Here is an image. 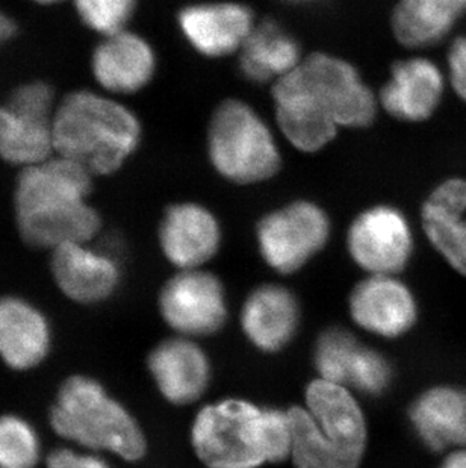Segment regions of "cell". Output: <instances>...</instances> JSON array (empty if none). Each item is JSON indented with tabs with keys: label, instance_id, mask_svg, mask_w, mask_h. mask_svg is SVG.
<instances>
[{
	"label": "cell",
	"instance_id": "6da1fadb",
	"mask_svg": "<svg viewBox=\"0 0 466 468\" xmlns=\"http://www.w3.org/2000/svg\"><path fill=\"white\" fill-rule=\"evenodd\" d=\"M93 175L61 156L22 168L14 190L18 234L32 248L91 243L101 229V214L90 204Z\"/></svg>",
	"mask_w": 466,
	"mask_h": 468
},
{
	"label": "cell",
	"instance_id": "7a4b0ae2",
	"mask_svg": "<svg viewBox=\"0 0 466 468\" xmlns=\"http://www.w3.org/2000/svg\"><path fill=\"white\" fill-rule=\"evenodd\" d=\"M189 444L203 468H264L290 463L292 431L288 407L221 398L198 408Z\"/></svg>",
	"mask_w": 466,
	"mask_h": 468
},
{
	"label": "cell",
	"instance_id": "3957f363",
	"mask_svg": "<svg viewBox=\"0 0 466 468\" xmlns=\"http://www.w3.org/2000/svg\"><path fill=\"white\" fill-rule=\"evenodd\" d=\"M292 468H361L370 426L361 399L343 385L313 378L303 402L288 407Z\"/></svg>",
	"mask_w": 466,
	"mask_h": 468
},
{
	"label": "cell",
	"instance_id": "277c9868",
	"mask_svg": "<svg viewBox=\"0 0 466 468\" xmlns=\"http://www.w3.org/2000/svg\"><path fill=\"white\" fill-rule=\"evenodd\" d=\"M141 122L128 106L105 94L78 90L58 103L53 122L55 155L93 176L123 167L141 143Z\"/></svg>",
	"mask_w": 466,
	"mask_h": 468
},
{
	"label": "cell",
	"instance_id": "5b68a950",
	"mask_svg": "<svg viewBox=\"0 0 466 468\" xmlns=\"http://www.w3.org/2000/svg\"><path fill=\"white\" fill-rule=\"evenodd\" d=\"M48 423L58 437L82 451L110 453L126 463H140L149 452L137 417L93 376L64 379L48 411Z\"/></svg>",
	"mask_w": 466,
	"mask_h": 468
},
{
	"label": "cell",
	"instance_id": "8992f818",
	"mask_svg": "<svg viewBox=\"0 0 466 468\" xmlns=\"http://www.w3.org/2000/svg\"><path fill=\"white\" fill-rule=\"evenodd\" d=\"M207 155L221 177L241 186L267 181L281 165L269 124L238 99H228L214 111L207 131Z\"/></svg>",
	"mask_w": 466,
	"mask_h": 468
},
{
	"label": "cell",
	"instance_id": "52a82bcc",
	"mask_svg": "<svg viewBox=\"0 0 466 468\" xmlns=\"http://www.w3.org/2000/svg\"><path fill=\"white\" fill-rule=\"evenodd\" d=\"M326 211L309 200H297L274 209L256 226L260 258L281 276L294 274L323 252L329 243Z\"/></svg>",
	"mask_w": 466,
	"mask_h": 468
},
{
	"label": "cell",
	"instance_id": "ba28073f",
	"mask_svg": "<svg viewBox=\"0 0 466 468\" xmlns=\"http://www.w3.org/2000/svg\"><path fill=\"white\" fill-rule=\"evenodd\" d=\"M288 76L339 128H366L376 119L377 102L373 91L359 71L341 58L312 53Z\"/></svg>",
	"mask_w": 466,
	"mask_h": 468
},
{
	"label": "cell",
	"instance_id": "9c48e42d",
	"mask_svg": "<svg viewBox=\"0 0 466 468\" xmlns=\"http://www.w3.org/2000/svg\"><path fill=\"white\" fill-rule=\"evenodd\" d=\"M55 91L43 80L18 85L0 105V158L20 168L55 156Z\"/></svg>",
	"mask_w": 466,
	"mask_h": 468
},
{
	"label": "cell",
	"instance_id": "30bf717a",
	"mask_svg": "<svg viewBox=\"0 0 466 468\" xmlns=\"http://www.w3.org/2000/svg\"><path fill=\"white\" fill-rule=\"evenodd\" d=\"M158 311L173 335L203 340L220 334L229 322L225 283L207 270H179L158 294Z\"/></svg>",
	"mask_w": 466,
	"mask_h": 468
},
{
	"label": "cell",
	"instance_id": "8fae6325",
	"mask_svg": "<svg viewBox=\"0 0 466 468\" xmlns=\"http://www.w3.org/2000/svg\"><path fill=\"white\" fill-rule=\"evenodd\" d=\"M347 252L366 276H400L414 258V229L400 209L377 205L353 220Z\"/></svg>",
	"mask_w": 466,
	"mask_h": 468
},
{
	"label": "cell",
	"instance_id": "7c38bea8",
	"mask_svg": "<svg viewBox=\"0 0 466 468\" xmlns=\"http://www.w3.org/2000/svg\"><path fill=\"white\" fill-rule=\"evenodd\" d=\"M348 317L366 335L400 340L418 326V297L398 276H365L352 288Z\"/></svg>",
	"mask_w": 466,
	"mask_h": 468
},
{
	"label": "cell",
	"instance_id": "4fadbf2b",
	"mask_svg": "<svg viewBox=\"0 0 466 468\" xmlns=\"http://www.w3.org/2000/svg\"><path fill=\"white\" fill-rule=\"evenodd\" d=\"M145 367L159 396L173 407H189L207 396L214 378L211 356L197 340L173 335L154 346Z\"/></svg>",
	"mask_w": 466,
	"mask_h": 468
},
{
	"label": "cell",
	"instance_id": "5bb4252c",
	"mask_svg": "<svg viewBox=\"0 0 466 468\" xmlns=\"http://www.w3.org/2000/svg\"><path fill=\"white\" fill-rule=\"evenodd\" d=\"M302 305L291 288L281 283H260L239 308V329L247 343L259 354L276 355L288 349L302 327Z\"/></svg>",
	"mask_w": 466,
	"mask_h": 468
},
{
	"label": "cell",
	"instance_id": "9a60e30c",
	"mask_svg": "<svg viewBox=\"0 0 466 468\" xmlns=\"http://www.w3.org/2000/svg\"><path fill=\"white\" fill-rule=\"evenodd\" d=\"M410 431L436 455L466 447V387L440 382L419 391L406 411Z\"/></svg>",
	"mask_w": 466,
	"mask_h": 468
},
{
	"label": "cell",
	"instance_id": "2e32d148",
	"mask_svg": "<svg viewBox=\"0 0 466 468\" xmlns=\"http://www.w3.org/2000/svg\"><path fill=\"white\" fill-rule=\"evenodd\" d=\"M50 270L58 290L79 305L108 301L122 282V267L111 253L90 243L69 244L55 249Z\"/></svg>",
	"mask_w": 466,
	"mask_h": 468
},
{
	"label": "cell",
	"instance_id": "e0dca14e",
	"mask_svg": "<svg viewBox=\"0 0 466 468\" xmlns=\"http://www.w3.org/2000/svg\"><path fill=\"white\" fill-rule=\"evenodd\" d=\"M163 255L177 270L203 269L220 252L221 226L203 205H172L158 230Z\"/></svg>",
	"mask_w": 466,
	"mask_h": 468
},
{
	"label": "cell",
	"instance_id": "ac0fdd59",
	"mask_svg": "<svg viewBox=\"0 0 466 468\" xmlns=\"http://www.w3.org/2000/svg\"><path fill=\"white\" fill-rule=\"evenodd\" d=\"M447 85V73L433 59L408 58L392 66L391 78L380 93V102L394 119L421 123L440 110Z\"/></svg>",
	"mask_w": 466,
	"mask_h": 468
},
{
	"label": "cell",
	"instance_id": "d6986e66",
	"mask_svg": "<svg viewBox=\"0 0 466 468\" xmlns=\"http://www.w3.org/2000/svg\"><path fill=\"white\" fill-rule=\"evenodd\" d=\"M177 23L189 46L207 58H221L242 49L255 29V16L237 2L194 4L181 9Z\"/></svg>",
	"mask_w": 466,
	"mask_h": 468
},
{
	"label": "cell",
	"instance_id": "ffe728a7",
	"mask_svg": "<svg viewBox=\"0 0 466 468\" xmlns=\"http://www.w3.org/2000/svg\"><path fill=\"white\" fill-rule=\"evenodd\" d=\"M421 226L433 250L466 278V177H449L430 191L422 204Z\"/></svg>",
	"mask_w": 466,
	"mask_h": 468
},
{
	"label": "cell",
	"instance_id": "44dd1931",
	"mask_svg": "<svg viewBox=\"0 0 466 468\" xmlns=\"http://www.w3.org/2000/svg\"><path fill=\"white\" fill-rule=\"evenodd\" d=\"M48 315L20 296H0V361L14 371L40 367L52 350Z\"/></svg>",
	"mask_w": 466,
	"mask_h": 468
},
{
	"label": "cell",
	"instance_id": "7402d4cb",
	"mask_svg": "<svg viewBox=\"0 0 466 468\" xmlns=\"http://www.w3.org/2000/svg\"><path fill=\"white\" fill-rule=\"evenodd\" d=\"M91 71L108 93H138L154 80L156 53L149 41L126 29L101 37L91 55Z\"/></svg>",
	"mask_w": 466,
	"mask_h": 468
},
{
	"label": "cell",
	"instance_id": "603a6c76",
	"mask_svg": "<svg viewBox=\"0 0 466 468\" xmlns=\"http://www.w3.org/2000/svg\"><path fill=\"white\" fill-rule=\"evenodd\" d=\"M273 101L279 128L299 151H322L336 137L338 124L292 84L288 76L276 80Z\"/></svg>",
	"mask_w": 466,
	"mask_h": 468
},
{
	"label": "cell",
	"instance_id": "cb8c5ba5",
	"mask_svg": "<svg viewBox=\"0 0 466 468\" xmlns=\"http://www.w3.org/2000/svg\"><path fill=\"white\" fill-rule=\"evenodd\" d=\"M466 16V0H398L392 31L401 45L426 49L440 45Z\"/></svg>",
	"mask_w": 466,
	"mask_h": 468
},
{
	"label": "cell",
	"instance_id": "d4e9b609",
	"mask_svg": "<svg viewBox=\"0 0 466 468\" xmlns=\"http://www.w3.org/2000/svg\"><path fill=\"white\" fill-rule=\"evenodd\" d=\"M241 50V73L255 84L279 80L302 62L299 41L276 22L255 27Z\"/></svg>",
	"mask_w": 466,
	"mask_h": 468
},
{
	"label": "cell",
	"instance_id": "484cf974",
	"mask_svg": "<svg viewBox=\"0 0 466 468\" xmlns=\"http://www.w3.org/2000/svg\"><path fill=\"white\" fill-rule=\"evenodd\" d=\"M364 341L345 327L329 326L315 338L312 366L320 379L347 387L357 352Z\"/></svg>",
	"mask_w": 466,
	"mask_h": 468
},
{
	"label": "cell",
	"instance_id": "4316f807",
	"mask_svg": "<svg viewBox=\"0 0 466 468\" xmlns=\"http://www.w3.org/2000/svg\"><path fill=\"white\" fill-rule=\"evenodd\" d=\"M40 435L18 414H0V468H37L40 464Z\"/></svg>",
	"mask_w": 466,
	"mask_h": 468
},
{
	"label": "cell",
	"instance_id": "83f0119b",
	"mask_svg": "<svg viewBox=\"0 0 466 468\" xmlns=\"http://www.w3.org/2000/svg\"><path fill=\"white\" fill-rule=\"evenodd\" d=\"M396 379V371L387 355L362 343L357 354L348 388L364 398L380 399L387 396Z\"/></svg>",
	"mask_w": 466,
	"mask_h": 468
},
{
	"label": "cell",
	"instance_id": "f1b7e54d",
	"mask_svg": "<svg viewBox=\"0 0 466 468\" xmlns=\"http://www.w3.org/2000/svg\"><path fill=\"white\" fill-rule=\"evenodd\" d=\"M138 0H73L80 22L101 37L126 31Z\"/></svg>",
	"mask_w": 466,
	"mask_h": 468
},
{
	"label": "cell",
	"instance_id": "f546056e",
	"mask_svg": "<svg viewBox=\"0 0 466 468\" xmlns=\"http://www.w3.org/2000/svg\"><path fill=\"white\" fill-rule=\"evenodd\" d=\"M48 468H111L110 463L94 452L78 447H59L46 456Z\"/></svg>",
	"mask_w": 466,
	"mask_h": 468
},
{
	"label": "cell",
	"instance_id": "4dcf8cb0",
	"mask_svg": "<svg viewBox=\"0 0 466 468\" xmlns=\"http://www.w3.org/2000/svg\"><path fill=\"white\" fill-rule=\"evenodd\" d=\"M445 73L454 94L466 105V34L450 43Z\"/></svg>",
	"mask_w": 466,
	"mask_h": 468
},
{
	"label": "cell",
	"instance_id": "1f68e13d",
	"mask_svg": "<svg viewBox=\"0 0 466 468\" xmlns=\"http://www.w3.org/2000/svg\"><path fill=\"white\" fill-rule=\"evenodd\" d=\"M436 468H466V447L442 455V460Z\"/></svg>",
	"mask_w": 466,
	"mask_h": 468
},
{
	"label": "cell",
	"instance_id": "d6a6232c",
	"mask_svg": "<svg viewBox=\"0 0 466 468\" xmlns=\"http://www.w3.org/2000/svg\"><path fill=\"white\" fill-rule=\"evenodd\" d=\"M16 32H17L16 22H14L13 18L8 17L6 14L0 11V48L6 45L16 36Z\"/></svg>",
	"mask_w": 466,
	"mask_h": 468
},
{
	"label": "cell",
	"instance_id": "836d02e7",
	"mask_svg": "<svg viewBox=\"0 0 466 468\" xmlns=\"http://www.w3.org/2000/svg\"><path fill=\"white\" fill-rule=\"evenodd\" d=\"M34 4L37 5H45V6H50V5L61 4V2H66V0H31Z\"/></svg>",
	"mask_w": 466,
	"mask_h": 468
},
{
	"label": "cell",
	"instance_id": "e575fe53",
	"mask_svg": "<svg viewBox=\"0 0 466 468\" xmlns=\"http://www.w3.org/2000/svg\"><path fill=\"white\" fill-rule=\"evenodd\" d=\"M290 2H294V4H302V2H309V0H290Z\"/></svg>",
	"mask_w": 466,
	"mask_h": 468
}]
</instances>
